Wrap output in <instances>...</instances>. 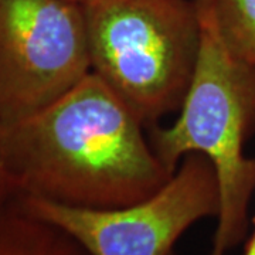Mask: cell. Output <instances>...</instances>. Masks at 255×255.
<instances>
[{"label":"cell","instance_id":"1","mask_svg":"<svg viewBox=\"0 0 255 255\" xmlns=\"http://www.w3.org/2000/svg\"><path fill=\"white\" fill-rule=\"evenodd\" d=\"M143 128L91 71L38 114L0 127V150L16 196L117 209L155 194L174 173Z\"/></svg>","mask_w":255,"mask_h":255},{"label":"cell","instance_id":"11","mask_svg":"<svg viewBox=\"0 0 255 255\" xmlns=\"http://www.w3.org/2000/svg\"><path fill=\"white\" fill-rule=\"evenodd\" d=\"M172 255H174V254H172Z\"/></svg>","mask_w":255,"mask_h":255},{"label":"cell","instance_id":"4","mask_svg":"<svg viewBox=\"0 0 255 255\" xmlns=\"http://www.w3.org/2000/svg\"><path fill=\"white\" fill-rule=\"evenodd\" d=\"M26 209L65 231L88 255H172L177 240L220 211L219 179L206 156L190 153L155 194L117 209H87L17 196Z\"/></svg>","mask_w":255,"mask_h":255},{"label":"cell","instance_id":"10","mask_svg":"<svg viewBox=\"0 0 255 255\" xmlns=\"http://www.w3.org/2000/svg\"><path fill=\"white\" fill-rule=\"evenodd\" d=\"M74 1H78V3H82L84 0H74Z\"/></svg>","mask_w":255,"mask_h":255},{"label":"cell","instance_id":"5","mask_svg":"<svg viewBox=\"0 0 255 255\" xmlns=\"http://www.w3.org/2000/svg\"><path fill=\"white\" fill-rule=\"evenodd\" d=\"M90 73L82 3L0 0V127L36 115Z\"/></svg>","mask_w":255,"mask_h":255},{"label":"cell","instance_id":"3","mask_svg":"<svg viewBox=\"0 0 255 255\" xmlns=\"http://www.w3.org/2000/svg\"><path fill=\"white\" fill-rule=\"evenodd\" d=\"M91 71L145 127L179 112L199 54L193 0H84Z\"/></svg>","mask_w":255,"mask_h":255},{"label":"cell","instance_id":"6","mask_svg":"<svg viewBox=\"0 0 255 255\" xmlns=\"http://www.w3.org/2000/svg\"><path fill=\"white\" fill-rule=\"evenodd\" d=\"M0 255H88L61 228L31 214L17 197L0 211Z\"/></svg>","mask_w":255,"mask_h":255},{"label":"cell","instance_id":"7","mask_svg":"<svg viewBox=\"0 0 255 255\" xmlns=\"http://www.w3.org/2000/svg\"><path fill=\"white\" fill-rule=\"evenodd\" d=\"M220 33L230 50L255 70V0H211Z\"/></svg>","mask_w":255,"mask_h":255},{"label":"cell","instance_id":"2","mask_svg":"<svg viewBox=\"0 0 255 255\" xmlns=\"http://www.w3.org/2000/svg\"><path fill=\"white\" fill-rule=\"evenodd\" d=\"M193 1L200 23L194 73L177 118L169 127H153L149 140L170 172L190 153L211 162L220 211L210 255H227L246 240L255 191V157L244 152L255 136V70L224 41L211 0Z\"/></svg>","mask_w":255,"mask_h":255},{"label":"cell","instance_id":"9","mask_svg":"<svg viewBox=\"0 0 255 255\" xmlns=\"http://www.w3.org/2000/svg\"><path fill=\"white\" fill-rule=\"evenodd\" d=\"M253 226H254V230H253V233L250 234V237L247 240L243 255H255V216L253 219Z\"/></svg>","mask_w":255,"mask_h":255},{"label":"cell","instance_id":"8","mask_svg":"<svg viewBox=\"0 0 255 255\" xmlns=\"http://www.w3.org/2000/svg\"><path fill=\"white\" fill-rule=\"evenodd\" d=\"M14 197H16V191L10 182L9 174L6 172L3 157H1V150H0V211L4 209Z\"/></svg>","mask_w":255,"mask_h":255}]
</instances>
